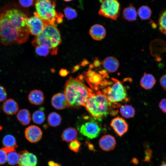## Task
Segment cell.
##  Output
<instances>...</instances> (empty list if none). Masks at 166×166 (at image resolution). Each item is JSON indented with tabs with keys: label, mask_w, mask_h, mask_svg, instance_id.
<instances>
[{
	"label": "cell",
	"mask_w": 166,
	"mask_h": 166,
	"mask_svg": "<svg viewBox=\"0 0 166 166\" xmlns=\"http://www.w3.org/2000/svg\"><path fill=\"white\" fill-rule=\"evenodd\" d=\"M27 17L17 9L8 10L0 15V43L5 45L21 44L28 39L30 32L26 23Z\"/></svg>",
	"instance_id": "1"
},
{
	"label": "cell",
	"mask_w": 166,
	"mask_h": 166,
	"mask_svg": "<svg viewBox=\"0 0 166 166\" xmlns=\"http://www.w3.org/2000/svg\"><path fill=\"white\" fill-rule=\"evenodd\" d=\"M92 91L82 81V77H70L66 81L64 90L68 107L77 108L85 105Z\"/></svg>",
	"instance_id": "2"
},
{
	"label": "cell",
	"mask_w": 166,
	"mask_h": 166,
	"mask_svg": "<svg viewBox=\"0 0 166 166\" xmlns=\"http://www.w3.org/2000/svg\"><path fill=\"white\" fill-rule=\"evenodd\" d=\"M61 42V35L56 24H45L42 31L36 36L32 44L35 47L45 45L48 47L50 53L56 55Z\"/></svg>",
	"instance_id": "3"
},
{
	"label": "cell",
	"mask_w": 166,
	"mask_h": 166,
	"mask_svg": "<svg viewBox=\"0 0 166 166\" xmlns=\"http://www.w3.org/2000/svg\"><path fill=\"white\" fill-rule=\"evenodd\" d=\"M111 105L106 96L98 91L91 94L84 107L93 118L100 119L109 113Z\"/></svg>",
	"instance_id": "4"
},
{
	"label": "cell",
	"mask_w": 166,
	"mask_h": 166,
	"mask_svg": "<svg viewBox=\"0 0 166 166\" xmlns=\"http://www.w3.org/2000/svg\"><path fill=\"white\" fill-rule=\"evenodd\" d=\"M35 7L36 11L34 14L39 16L45 24H56V21L58 23L62 22L63 15L56 11L54 0H36Z\"/></svg>",
	"instance_id": "5"
},
{
	"label": "cell",
	"mask_w": 166,
	"mask_h": 166,
	"mask_svg": "<svg viewBox=\"0 0 166 166\" xmlns=\"http://www.w3.org/2000/svg\"><path fill=\"white\" fill-rule=\"evenodd\" d=\"M113 81L102 90V93L111 104H115L125 100H128L126 89L122 83L112 78Z\"/></svg>",
	"instance_id": "6"
},
{
	"label": "cell",
	"mask_w": 166,
	"mask_h": 166,
	"mask_svg": "<svg viewBox=\"0 0 166 166\" xmlns=\"http://www.w3.org/2000/svg\"><path fill=\"white\" fill-rule=\"evenodd\" d=\"M120 10L121 5L118 0H102L98 13L100 15L116 20Z\"/></svg>",
	"instance_id": "7"
},
{
	"label": "cell",
	"mask_w": 166,
	"mask_h": 166,
	"mask_svg": "<svg viewBox=\"0 0 166 166\" xmlns=\"http://www.w3.org/2000/svg\"><path fill=\"white\" fill-rule=\"evenodd\" d=\"M94 119H90L82 124L79 128L80 133L90 139L98 137L100 133L101 128L100 124Z\"/></svg>",
	"instance_id": "8"
},
{
	"label": "cell",
	"mask_w": 166,
	"mask_h": 166,
	"mask_svg": "<svg viewBox=\"0 0 166 166\" xmlns=\"http://www.w3.org/2000/svg\"><path fill=\"white\" fill-rule=\"evenodd\" d=\"M34 16L27 18L26 23L30 33L36 36L42 31L45 24L39 16L34 14Z\"/></svg>",
	"instance_id": "9"
},
{
	"label": "cell",
	"mask_w": 166,
	"mask_h": 166,
	"mask_svg": "<svg viewBox=\"0 0 166 166\" xmlns=\"http://www.w3.org/2000/svg\"><path fill=\"white\" fill-rule=\"evenodd\" d=\"M110 126L115 133L120 137L128 130L127 123L124 119L119 116L115 117L112 120Z\"/></svg>",
	"instance_id": "10"
},
{
	"label": "cell",
	"mask_w": 166,
	"mask_h": 166,
	"mask_svg": "<svg viewBox=\"0 0 166 166\" xmlns=\"http://www.w3.org/2000/svg\"><path fill=\"white\" fill-rule=\"evenodd\" d=\"M20 159L17 166H36L38 162L36 156L26 150L19 153Z\"/></svg>",
	"instance_id": "11"
},
{
	"label": "cell",
	"mask_w": 166,
	"mask_h": 166,
	"mask_svg": "<svg viewBox=\"0 0 166 166\" xmlns=\"http://www.w3.org/2000/svg\"><path fill=\"white\" fill-rule=\"evenodd\" d=\"M25 134L26 139L29 142L34 143L40 140L42 132L40 128L36 125H31L26 128Z\"/></svg>",
	"instance_id": "12"
},
{
	"label": "cell",
	"mask_w": 166,
	"mask_h": 166,
	"mask_svg": "<svg viewBox=\"0 0 166 166\" xmlns=\"http://www.w3.org/2000/svg\"><path fill=\"white\" fill-rule=\"evenodd\" d=\"M100 148L103 151L108 152L114 149L116 142L115 138L110 135H105L102 136L99 140Z\"/></svg>",
	"instance_id": "13"
},
{
	"label": "cell",
	"mask_w": 166,
	"mask_h": 166,
	"mask_svg": "<svg viewBox=\"0 0 166 166\" xmlns=\"http://www.w3.org/2000/svg\"><path fill=\"white\" fill-rule=\"evenodd\" d=\"M53 107L57 110H62L68 107V102L64 93H57L54 95L51 99Z\"/></svg>",
	"instance_id": "14"
},
{
	"label": "cell",
	"mask_w": 166,
	"mask_h": 166,
	"mask_svg": "<svg viewBox=\"0 0 166 166\" xmlns=\"http://www.w3.org/2000/svg\"><path fill=\"white\" fill-rule=\"evenodd\" d=\"M2 109L6 114L12 115L18 111L19 106L18 103L14 99H8L4 101L2 106Z\"/></svg>",
	"instance_id": "15"
},
{
	"label": "cell",
	"mask_w": 166,
	"mask_h": 166,
	"mask_svg": "<svg viewBox=\"0 0 166 166\" xmlns=\"http://www.w3.org/2000/svg\"><path fill=\"white\" fill-rule=\"evenodd\" d=\"M91 37L96 40H101L105 37L106 30L104 27L100 24H96L90 28L89 31Z\"/></svg>",
	"instance_id": "16"
},
{
	"label": "cell",
	"mask_w": 166,
	"mask_h": 166,
	"mask_svg": "<svg viewBox=\"0 0 166 166\" xmlns=\"http://www.w3.org/2000/svg\"><path fill=\"white\" fill-rule=\"evenodd\" d=\"M28 99L31 104L36 105H40L43 103L45 97L42 91L34 89L30 93L28 96Z\"/></svg>",
	"instance_id": "17"
},
{
	"label": "cell",
	"mask_w": 166,
	"mask_h": 166,
	"mask_svg": "<svg viewBox=\"0 0 166 166\" xmlns=\"http://www.w3.org/2000/svg\"><path fill=\"white\" fill-rule=\"evenodd\" d=\"M103 65L104 68L110 73L115 72L119 66V62L116 58L112 56L108 57L103 61Z\"/></svg>",
	"instance_id": "18"
},
{
	"label": "cell",
	"mask_w": 166,
	"mask_h": 166,
	"mask_svg": "<svg viewBox=\"0 0 166 166\" xmlns=\"http://www.w3.org/2000/svg\"><path fill=\"white\" fill-rule=\"evenodd\" d=\"M156 81L155 77L152 74L144 73L140 80V84L144 89L149 90L154 87Z\"/></svg>",
	"instance_id": "19"
},
{
	"label": "cell",
	"mask_w": 166,
	"mask_h": 166,
	"mask_svg": "<svg viewBox=\"0 0 166 166\" xmlns=\"http://www.w3.org/2000/svg\"><path fill=\"white\" fill-rule=\"evenodd\" d=\"M77 135V132L76 129L70 127L64 130L62 134L61 137L63 141L69 142L75 139Z\"/></svg>",
	"instance_id": "20"
},
{
	"label": "cell",
	"mask_w": 166,
	"mask_h": 166,
	"mask_svg": "<svg viewBox=\"0 0 166 166\" xmlns=\"http://www.w3.org/2000/svg\"><path fill=\"white\" fill-rule=\"evenodd\" d=\"M123 18L129 21H135L137 17V13L135 8L132 6L125 8L123 11Z\"/></svg>",
	"instance_id": "21"
},
{
	"label": "cell",
	"mask_w": 166,
	"mask_h": 166,
	"mask_svg": "<svg viewBox=\"0 0 166 166\" xmlns=\"http://www.w3.org/2000/svg\"><path fill=\"white\" fill-rule=\"evenodd\" d=\"M16 117L18 121L23 125L28 124L31 119L30 113L26 109L20 110L17 114Z\"/></svg>",
	"instance_id": "22"
},
{
	"label": "cell",
	"mask_w": 166,
	"mask_h": 166,
	"mask_svg": "<svg viewBox=\"0 0 166 166\" xmlns=\"http://www.w3.org/2000/svg\"><path fill=\"white\" fill-rule=\"evenodd\" d=\"M120 112L123 117L127 118L133 117L135 113L134 108L129 105H121L120 108Z\"/></svg>",
	"instance_id": "23"
},
{
	"label": "cell",
	"mask_w": 166,
	"mask_h": 166,
	"mask_svg": "<svg viewBox=\"0 0 166 166\" xmlns=\"http://www.w3.org/2000/svg\"><path fill=\"white\" fill-rule=\"evenodd\" d=\"M2 143L4 147L15 149L18 147L15 138L10 134L6 135L3 137Z\"/></svg>",
	"instance_id": "24"
},
{
	"label": "cell",
	"mask_w": 166,
	"mask_h": 166,
	"mask_svg": "<svg viewBox=\"0 0 166 166\" xmlns=\"http://www.w3.org/2000/svg\"><path fill=\"white\" fill-rule=\"evenodd\" d=\"M61 121V116L56 112L51 113L48 117L47 122L50 126L53 127L57 126L60 124Z\"/></svg>",
	"instance_id": "25"
},
{
	"label": "cell",
	"mask_w": 166,
	"mask_h": 166,
	"mask_svg": "<svg viewBox=\"0 0 166 166\" xmlns=\"http://www.w3.org/2000/svg\"><path fill=\"white\" fill-rule=\"evenodd\" d=\"M151 13L150 9L145 6H141L138 11V14L139 17L143 20L149 19L151 16Z\"/></svg>",
	"instance_id": "26"
},
{
	"label": "cell",
	"mask_w": 166,
	"mask_h": 166,
	"mask_svg": "<svg viewBox=\"0 0 166 166\" xmlns=\"http://www.w3.org/2000/svg\"><path fill=\"white\" fill-rule=\"evenodd\" d=\"M19 159V154L15 150L7 153V161L9 164L14 165L17 164Z\"/></svg>",
	"instance_id": "27"
},
{
	"label": "cell",
	"mask_w": 166,
	"mask_h": 166,
	"mask_svg": "<svg viewBox=\"0 0 166 166\" xmlns=\"http://www.w3.org/2000/svg\"><path fill=\"white\" fill-rule=\"evenodd\" d=\"M45 117L43 112L41 110L35 111L32 115L33 122L35 124H42L45 121Z\"/></svg>",
	"instance_id": "28"
},
{
	"label": "cell",
	"mask_w": 166,
	"mask_h": 166,
	"mask_svg": "<svg viewBox=\"0 0 166 166\" xmlns=\"http://www.w3.org/2000/svg\"><path fill=\"white\" fill-rule=\"evenodd\" d=\"M63 11L65 16L68 20H72L77 18V11L74 9L70 7H65Z\"/></svg>",
	"instance_id": "29"
},
{
	"label": "cell",
	"mask_w": 166,
	"mask_h": 166,
	"mask_svg": "<svg viewBox=\"0 0 166 166\" xmlns=\"http://www.w3.org/2000/svg\"><path fill=\"white\" fill-rule=\"evenodd\" d=\"M159 25L160 31L166 35V11L161 14L159 19Z\"/></svg>",
	"instance_id": "30"
},
{
	"label": "cell",
	"mask_w": 166,
	"mask_h": 166,
	"mask_svg": "<svg viewBox=\"0 0 166 166\" xmlns=\"http://www.w3.org/2000/svg\"><path fill=\"white\" fill-rule=\"evenodd\" d=\"M35 52L39 55L45 56L48 54L49 50L47 45H42L36 46Z\"/></svg>",
	"instance_id": "31"
},
{
	"label": "cell",
	"mask_w": 166,
	"mask_h": 166,
	"mask_svg": "<svg viewBox=\"0 0 166 166\" xmlns=\"http://www.w3.org/2000/svg\"><path fill=\"white\" fill-rule=\"evenodd\" d=\"M81 143L77 139L71 141L68 145L69 148L72 151L78 152L80 151Z\"/></svg>",
	"instance_id": "32"
},
{
	"label": "cell",
	"mask_w": 166,
	"mask_h": 166,
	"mask_svg": "<svg viewBox=\"0 0 166 166\" xmlns=\"http://www.w3.org/2000/svg\"><path fill=\"white\" fill-rule=\"evenodd\" d=\"M7 154L3 148L0 149V165L4 164L7 161Z\"/></svg>",
	"instance_id": "33"
},
{
	"label": "cell",
	"mask_w": 166,
	"mask_h": 166,
	"mask_svg": "<svg viewBox=\"0 0 166 166\" xmlns=\"http://www.w3.org/2000/svg\"><path fill=\"white\" fill-rule=\"evenodd\" d=\"M7 97V93L6 89L0 85V102L5 101Z\"/></svg>",
	"instance_id": "34"
},
{
	"label": "cell",
	"mask_w": 166,
	"mask_h": 166,
	"mask_svg": "<svg viewBox=\"0 0 166 166\" xmlns=\"http://www.w3.org/2000/svg\"><path fill=\"white\" fill-rule=\"evenodd\" d=\"M145 156L143 160L144 162H150L152 156V151L149 148H146L145 151Z\"/></svg>",
	"instance_id": "35"
},
{
	"label": "cell",
	"mask_w": 166,
	"mask_h": 166,
	"mask_svg": "<svg viewBox=\"0 0 166 166\" xmlns=\"http://www.w3.org/2000/svg\"><path fill=\"white\" fill-rule=\"evenodd\" d=\"M34 1V0H19L20 5L25 7H28L32 6Z\"/></svg>",
	"instance_id": "36"
},
{
	"label": "cell",
	"mask_w": 166,
	"mask_h": 166,
	"mask_svg": "<svg viewBox=\"0 0 166 166\" xmlns=\"http://www.w3.org/2000/svg\"><path fill=\"white\" fill-rule=\"evenodd\" d=\"M159 106L162 111L166 114V98L163 99L161 100Z\"/></svg>",
	"instance_id": "37"
},
{
	"label": "cell",
	"mask_w": 166,
	"mask_h": 166,
	"mask_svg": "<svg viewBox=\"0 0 166 166\" xmlns=\"http://www.w3.org/2000/svg\"><path fill=\"white\" fill-rule=\"evenodd\" d=\"M160 82L162 88L166 91V74L163 75L161 77Z\"/></svg>",
	"instance_id": "38"
},
{
	"label": "cell",
	"mask_w": 166,
	"mask_h": 166,
	"mask_svg": "<svg viewBox=\"0 0 166 166\" xmlns=\"http://www.w3.org/2000/svg\"><path fill=\"white\" fill-rule=\"evenodd\" d=\"M69 72L66 69H62L60 70L59 74L61 77H65L68 74Z\"/></svg>",
	"instance_id": "39"
},
{
	"label": "cell",
	"mask_w": 166,
	"mask_h": 166,
	"mask_svg": "<svg viewBox=\"0 0 166 166\" xmlns=\"http://www.w3.org/2000/svg\"><path fill=\"white\" fill-rule=\"evenodd\" d=\"M49 166H61L60 164L53 161H50L48 162Z\"/></svg>",
	"instance_id": "40"
},
{
	"label": "cell",
	"mask_w": 166,
	"mask_h": 166,
	"mask_svg": "<svg viewBox=\"0 0 166 166\" xmlns=\"http://www.w3.org/2000/svg\"><path fill=\"white\" fill-rule=\"evenodd\" d=\"M87 144L88 145L89 148L90 150L94 151L95 150L94 146H93L92 144L90 143H89L87 142Z\"/></svg>",
	"instance_id": "41"
},
{
	"label": "cell",
	"mask_w": 166,
	"mask_h": 166,
	"mask_svg": "<svg viewBox=\"0 0 166 166\" xmlns=\"http://www.w3.org/2000/svg\"><path fill=\"white\" fill-rule=\"evenodd\" d=\"M132 162L134 164H137L138 163V160L136 158H134L132 160Z\"/></svg>",
	"instance_id": "42"
},
{
	"label": "cell",
	"mask_w": 166,
	"mask_h": 166,
	"mask_svg": "<svg viewBox=\"0 0 166 166\" xmlns=\"http://www.w3.org/2000/svg\"><path fill=\"white\" fill-rule=\"evenodd\" d=\"M159 166H166V162L164 160H163Z\"/></svg>",
	"instance_id": "43"
},
{
	"label": "cell",
	"mask_w": 166,
	"mask_h": 166,
	"mask_svg": "<svg viewBox=\"0 0 166 166\" xmlns=\"http://www.w3.org/2000/svg\"><path fill=\"white\" fill-rule=\"evenodd\" d=\"M2 126L0 125V131L2 130Z\"/></svg>",
	"instance_id": "44"
},
{
	"label": "cell",
	"mask_w": 166,
	"mask_h": 166,
	"mask_svg": "<svg viewBox=\"0 0 166 166\" xmlns=\"http://www.w3.org/2000/svg\"><path fill=\"white\" fill-rule=\"evenodd\" d=\"M63 1L65 2H69L72 1V0H63Z\"/></svg>",
	"instance_id": "45"
}]
</instances>
